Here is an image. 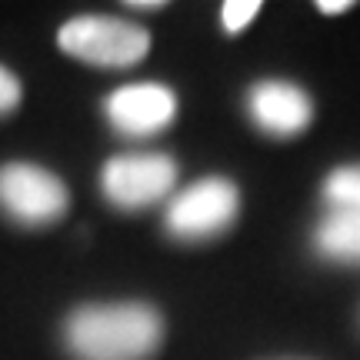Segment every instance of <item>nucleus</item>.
<instances>
[{"label":"nucleus","instance_id":"1","mask_svg":"<svg viewBox=\"0 0 360 360\" xmlns=\"http://www.w3.org/2000/svg\"><path fill=\"white\" fill-rule=\"evenodd\" d=\"M164 340V317L150 304H84L64 323L74 360H150Z\"/></svg>","mask_w":360,"mask_h":360},{"label":"nucleus","instance_id":"2","mask_svg":"<svg viewBox=\"0 0 360 360\" xmlns=\"http://www.w3.org/2000/svg\"><path fill=\"white\" fill-rule=\"evenodd\" d=\"M57 44L64 53L90 67H103V70L134 67L150 53V34L143 27L130 24L124 17H103V13L70 17L60 27Z\"/></svg>","mask_w":360,"mask_h":360},{"label":"nucleus","instance_id":"3","mask_svg":"<svg viewBox=\"0 0 360 360\" xmlns=\"http://www.w3.org/2000/svg\"><path fill=\"white\" fill-rule=\"evenodd\" d=\"M237 210H240V193L231 180L200 177L191 187L174 193V200H167L164 224L170 237L197 244V240L220 237L237 220Z\"/></svg>","mask_w":360,"mask_h":360},{"label":"nucleus","instance_id":"4","mask_svg":"<svg viewBox=\"0 0 360 360\" xmlns=\"http://www.w3.org/2000/svg\"><path fill=\"white\" fill-rule=\"evenodd\" d=\"M70 191L53 170L13 160L0 167V210L24 227H47L67 214Z\"/></svg>","mask_w":360,"mask_h":360},{"label":"nucleus","instance_id":"5","mask_svg":"<svg viewBox=\"0 0 360 360\" xmlns=\"http://www.w3.org/2000/svg\"><path fill=\"white\" fill-rule=\"evenodd\" d=\"M177 184L174 157L160 150H134L110 157L101 170V191L120 210H143L170 197Z\"/></svg>","mask_w":360,"mask_h":360},{"label":"nucleus","instance_id":"6","mask_svg":"<svg viewBox=\"0 0 360 360\" xmlns=\"http://www.w3.org/2000/svg\"><path fill=\"white\" fill-rule=\"evenodd\" d=\"M103 114L117 134L143 141L170 127L177 117V94L164 84H127L103 101Z\"/></svg>","mask_w":360,"mask_h":360},{"label":"nucleus","instance_id":"7","mask_svg":"<svg viewBox=\"0 0 360 360\" xmlns=\"http://www.w3.org/2000/svg\"><path fill=\"white\" fill-rule=\"evenodd\" d=\"M250 120L270 137H297L314 120L310 94L290 80H260L247 94Z\"/></svg>","mask_w":360,"mask_h":360},{"label":"nucleus","instance_id":"8","mask_svg":"<svg viewBox=\"0 0 360 360\" xmlns=\"http://www.w3.org/2000/svg\"><path fill=\"white\" fill-rule=\"evenodd\" d=\"M314 247L334 264H360V210H327L314 227Z\"/></svg>","mask_w":360,"mask_h":360},{"label":"nucleus","instance_id":"9","mask_svg":"<svg viewBox=\"0 0 360 360\" xmlns=\"http://www.w3.org/2000/svg\"><path fill=\"white\" fill-rule=\"evenodd\" d=\"M323 200L330 210H360V164L330 170L323 180Z\"/></svg>","mask_w":360,"mask_h":360},{"label":"nucleus","instance_id":"10","mask_svg":"<svg viewBox=\"0 0 360 360\" xmlns=\"http://www.w3.org/2000/svg\"><path fill=\"white\" fill-rule=\"evenodd\" d=\"M260 13V4L257 0H227L220 7V24L227 34H240L247 24H254V17Z\"/></svg>","mask_w":360,"mask_h":360},{"label":"nucleus","instance_id":"11","mask_svg":"<svg viewBox=\"0 0 360 360\" xmlns=\"http://www.w3.org/2000/svg\"><path fill=\"white\" fill-rule=\"evenodd\" d=\"M20 107V80L13 77V70L0 64V117L13 114Z\"/></svg>","mask_w":360,"mask_h":360},{"label":"nucleus","instance_id":"12","mask_svg":"<svg viewBox=\"0 0 360 360\" xmlns=\"http://www.w3.org/2000/svg\"><path fill=\"white\" fill-rule=\"evenodd\" d=\"M350 7H354L350 0H321V4H317L321 13H344V11H350Z\"/></svg>","mask_w":360,"mask_h":360},{"label":"nucleus","instance_id":"13","mask_svg":"<svg viewBox=\"0 0 360 360\" xmlns=\"http://www.w3.org/2000/svg\"><path fill=\"white\" fill-rule=\"evenodd\" d=\"M130 11H160V7H164V4H160V0H141V4H127Z\"/></svg>","mask_w":360,"mask_h":360},{"label":"nucleus","instance_id":"14","mask_svg":"<svg viewBox=\"0 0 360 360\" xmlns=\"http://www.w3.org/2000/svg\"><path fill=\"white\" fill-rule=\"evenodd\" d=\"M283 360H294V357H283Z\"/></svg>","mask_w":360,"mask_h":360}]
</instances>
